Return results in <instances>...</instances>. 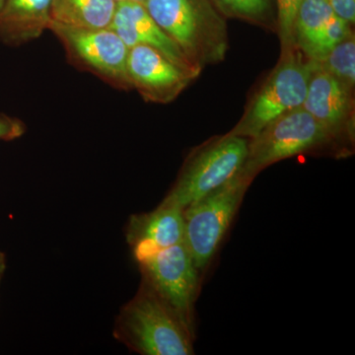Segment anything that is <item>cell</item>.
<instances>
[{
	"mask_svg": "<svg viewBox=\"0 0 355 355\" xmlns=\"http://www.w3.org/2000/svg\"><path fill=\"white\" fill-rule=\"evenodd\" d=\"M144 6L200 71L225 60L227 24L210 0H147Z\"/></svg>",
	"mask_w": 355,
	"mask_h": 355,
	"instance_id": "obj_1",
	"label": "cell"
},
{
	"mask_svg": "<svg viewBox=\"0 0 355 355\" xmlns=\"http://www.w3.org/2000/svg\"><path fill=\"white\" fill-rule=\"evenodd\" d=\"M114 336L144 355L195 354L193 334L146 282L121 309Z\"/></svg>",
	"mask_w": 355,
	"mask_h": 355,
	"instance_id": "obj_2",
	"label": "cell"
},
{
	"mask_svg": "<svg viewBox=\"0 0 355 355\" xmlns=\"http://www.w3.org/2000/svg\"><path fill=\"white\" fill-rule=\"evenodd\" d=\"M312 69L297 48L280 53L279 64L228 135L251 139L282 114L302 107Z\"/></svg>",
	"mask_w": 355,
	"mask_h": 355,
	"instance_id": "obj_3",
	"label": "cell"
},
{
	"mask_svg": "<svg viewBox=\"0 0 355 355\" xmlns=\"http://www.w3.org/2000/svg\"><path fill=\"white\" fill-rule=\"evenodd\" d=\"M251 182L239 171L227 183L183 209L184 243L198 270L211 260Z\"/></svg>",
	"mask_w": 355,
	"mask_h": 355,
	"instance_id": "obj_4",
	"label": "cell"
},
{
	"mask_svg": "<svg viewBox=\"0 0 355 355\" xmlns=\"http://www.w3.org/2000/svg\"><path fill=\"white\" fill-rule=\"evenodd\" d=\"M333 135L299 107L272 121L249 139L246 160L240 172L253 180L268 166L328 144Z\"/></svg>",
	"mask_w": 355,
	"mask_h": 355,
	"instance_id": "obj_5",
	"label": "cell"
},
{
	"mask_svg": "<svg viewBox=\"0 0 355 355\" xmlns=\"http://www.w3.org/2000/svg\"><path fill=\"white\" fill-rule=\"evenodd\" d=\"M249 139L226 135L191 154L179 179L165 198L181 209L209 195L241 169Z\"/></svg>",
	"mask_w": 355,
	"mask_h": 355,
	"instance_id": "obj_6",
	"label": "cell"
},
{
	"mask_svg": "<svg viewBox=\"0 0 355 355\" xmlns=\"http://www.w3.org/2000/svg\"><path fill=\"white\" fill-rule=\"evenodd\" d=\"M74 64L92 72L112 86L132 89L128 74L130 48L109 28H78L51 20L49 29Z\"/></svg>",
	"mask_w": 355,
	"mask_h": 355,
	"instance_id": "obj_7",
	"label": "cell"
},
{
	"mask_svg": "<svg viewBox=\"0 0 355 355\" xmlns=\"http://www.w3.org/2000/svg\"><path fill=\"white\" fill-rule=\"evenodd\" d=\"M137 261L144 273V282L193 334L198 270L184 243L160 250Z\"/></svg>",
	"mask_w": 355,
	"mask_h": 355,
	"instance_id": "obj_8",
	"label": "cell"
},
{
	"mask_svg": "<svg viewBox=\"0 0 355 355\" xmlns=\"http://www.w3.org/2000/svg\"><path fill=\"white\" fill-rule=\"evenodd\" d=\"M128 74L132 88L146 101L159 104L174 101L197 78L144 44L130 49Z\"/></svg>",
	"mask_w": 355,
	"mask_h": 355,
	"instance_id": "obj_9",
	"label": "cell"
},
{
	"mask_svg": "<svg viewBox=\"0 0 355 355\" xmlns=\"http://www.w3.org/2000/svg\"><path fill=\"white\" fill-rule=\"evenodd\" d=\"M109 29L113 30L130 49L137 44L150 46L189 73L197 77L202 73L191 64L180 46L161 29L144 4L130 0L118 2Z\"/></svg>",
	"mask_w": 355,
	"mask_h": 355,
	"instance_id": "obj_10",
	"label": "cell"
},
{
	"mask_svg": "<svg viewBox=\"0 0 355 355\" xmlns=\"http://www.w3.org/2000/svg\"><path fill=\"white\" fill-rule=\"evenodd\" d=\"M352 27L328 0H302L294 23L296 48L308 60H317L354 34Z\"/></svg>",
	"mask_w": 355,
	"mask_h": 355,
	"instance_id": "obj_11",
	"label": "cell"
},
{
	"mask_svg": "<svg viewBox=\"0 0 355 355\" xmlns=\"http://www.w3.org/2000/svg\"><path fill=\"white\" fill-rule=\"evenodd\" d=\"M183 209L163 200L157 209L132 216L128 221L127 240L137 261L184 242Z\"/></svg>",
	"mask_w": 355,
	"mask_h": 355,
	"instance_id": "obj_12",
	"label": "cell"
},
{
	"mask_svg": "<svg viewBox=\"0 0 355 355\" xmlns=\"http://www.w3.org/2000/svg\"><path fill=\"white\" fill-rule=\"evenodd\" d=\"M302 107L335 137L352 119L354 91L321 69H312Z\"/></svg>",
	"mask_w": 355,
	"mask_h": 355,
	"instance_id": "obj_13",
	"label": "cell"
},
{
	"mask_svg": "<svg viewBox=\"0 0 355 355\" xmlns=\"http://www.w3.org/2000/svg\"><path fill=\"white\" fill-rule=\"evenodd\" d=\"M53 0H6L0 10V28L18 42L39 38L49 29Z\"/></svg>",
	"mask_w": 355,
	"mask_h": 355,
	"instance_id": "obj_14",
	"label": "cell"
},
{
	"mask_svg": "<svg viewBox=\"0 0 355 355\" xmlns=\"http://www.w3.org/2000/svg\"><path fill=\"white\" fill-rule=\"evenodd\" d=\"M114 0H53L51 20L78 28H109L116 11Z\"/></svg>",
	"mask_w": 355,
	"mask_h": 355,
	"instance_id": "obj_15",
	"label": "cell"
},
{
	"mask_svg": "<svg viewBox=\"0 0 355 355\" xmlns=\"http://www.w3.org/2000/svg\"><path fill=\"white\" fill-rule=\"evenodd\" d=\"M308 60V58H307ZM312 69L331 74L349 90L355 85V39L352 34L317 60H308Z\"/></svg>",
	"mask_w": 355,
	"mask_h": 355,
	"instance_id": "obj_16",
	"label": "cell"
},
{
	"mask_svg": "<svg viewBox=\"0 0 355 355\" xmlns=\"http://www.w3.org/2000/svg\"><path fill=\"white\" fill-rule=\"evenodd\" d=\"M223 17L272 28L277 26L272 0H210Z\"/></svg>",
	"mask_w": 355,
	"mask_h": 355,
	"instance_id": "obj_17",
	"label": "cell"
},
{
	"mask_svg": "<svg viewBox=\"0 0 355 355\" xmlns=\"http://www.w3.org/2000/svg\"><path fill=\"white\" fill-rule=\"evenodd\" d=\"M302 0H277V28L279 30L280 50L282 53L296 48L294 40V23L296 13Z\"/></svg>",
	"mask_w": 355,
	"mask_h": 355,
	"instance_id": "obj_18",
	"label": "cell"
},
{
	"mask_svg": "<svg viewBox=\"0 0 355 355\" xmlns=\"http://www.w3.org/2000/svg\"><path fill=\"white\" fill-rule=\"evenodd\" d=\"M25 125L16 119L0 114V139L13 140L22 137L25 132Z\"/></svg>",
	"mask_w": 355,
	"mask_h": 355,
	"instance_id": "obj_19",
	"label": "cell"
},
{
	"mask_svg": "<svg viewBox=\"0 0 355 355\" xmlns=\"http://www.w3.org/2000/svg\"><path fill=\"white\" fill-rule=\"evenodd\" d=\"M328 2L340 18L354 24L355 0H328Z\"/></svg>",
	"mask_w": 355,
	"mask_h": 355,
	"instance_id": "obj_20",
	"label": "cell"
},
{
	"mask_svg": "<svg viewBox=\"0 0 355 355\" xmlns=\"http://www.w3.org/2000/svg\"><path fill=\"white\" fill-rule=\"evenodd\" d=\"M6 256L0 251V282L3 277L4 270H6Z\"/></svg>",
	"mask_w": 355,
	"mask_h": 355,
	"instance_id": "obj_21",
	"label": "cell"
},
{
	"mask_svg": "<svg viewBox=\"0 0 355 355\" xmlns=\"http://www.w3.org/2000/svg\"><path fill=\"white\" fill-rule=\"evenodd\" d=\"M130 1L137 2V3L146 4L147 0H130Z\"/></svg>",
	"mask_w": 355,
	"mask_h": 355,
	"instance_id": "obj_22",
	"label": "cell"
},
{
	"mask_svg": "<svg viewBox=\"0 0 355 355\" xmlns=\"http://www.w3.org/2000/svg\"><path fill=\"white\" fill-rule=\"evenodd\" d=\"M4 2H6V0H0V10H1L2 6H3Z\"/></svg>",
	"mask_w": 355,
	"mask_h": 355,
	"instance_id": "obj_23",
	"label": "cell"
},
{
	"mask_svg": "<svg viewBox=\"0 0 355 355\" xmlns=\"http://www.w3.org/2000/svg\"><path fill=\"white\" fill-rule=\"evenodd\" d=\"M114 1H116V3H118V2L123 1V0H114Z\"/></svg>",
	"mask_w": 355,
	"mask_h": 355,
	"instance_id": "obj_24",
	"label": "cell"
}]
</instances>
